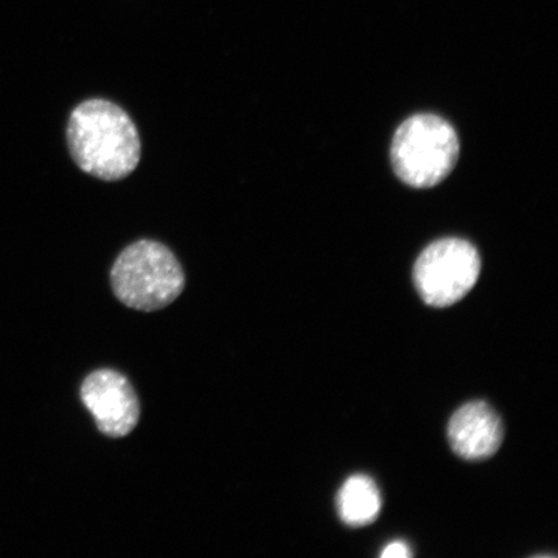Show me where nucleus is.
Listing matches in <instances>:
<instances>
[{
    "mask_svg": "<svg viewBox=\"0 0 558 558\" xmlns=\"http://www.w3.org/2000/svg\"><path fill=\"white\" fill-rule=\"evenodd\" d=\"M66 137L76 166L104 181L130 177L142 158V142L134 121L108 100L80 104L70 114Z\"/></svg>",
    "mask_w": 558,
    "mask_h": 558,
    "instance_id": "obj_1",
    "label": "nucleus"
},
{
    "mask_svg": "<svg viewBox=\"0 0 558 558\" xmlns=\"http://www.w3.org/2000/svg\"><path fill=\"white\" fill-rule=\"evenodd\" d=\"M114 295L129 308H166L185 289V275L177 256L163 243L142 240L125 247L110 271Z\"/></svg>",
    "mask_w": 558,
    "mask_h": 558,
    "instance_id": "obj_2",
    "label": "nucleus"
},
{
    "mask_svg": "<svg viewBox=\"0 0 558 558\" xmlns=\"http://www.w3.org/2000/svg\"><path fill=\"white\" fill-rule=\"evenodd\" d=\"M459 153L457 131L448 121L435 114H417L396 131L390 157L404 184L432 187L456 169Z\"/></svg>",
    "mask_w": 558,
    "mask_h": 558,
    "instance_id": "obj_3",
    "label": "nucleus"
},
{
    "mask_svg": "<svg viewBox=\"0 0 558 558\" xmlns=\"http://www.w3.org/2000/svg\"><path fill=\"white\" fill-rule=\"evenodd\" d=\"M481 271L478 251L469 241H436L417 257L414 283L425 304L445 308L462 300L476 284Z\"/></svg>",
    "mask_w": 558,
    "mask_h": 558,
    "instance_id": "obj_4",
    "label": "nucleus"
},
{
    "mask_svg": "<svg viewBox=\"0 0 558 558\" xmlns=\"http://www.w3.org/2000/svg\"><path fill=\"white\" fill-rule=\"evenodd\" d=\"M81 399L102 435L122 438L136 428L140 403L134 387L121 373L104 368L89 374L82 384Z\"/></svg>",
    "mask_w": 558,
    "mask_h": 558,
    "instance_id": "obj_5",
    "label": "nucleus"
},
{
    "mask_svg": "<svg viewBox=\"0 0 558 558\" xmlns=\"http://www.w3.org/2000/svg\"><path fill=\"white\" fill-rule=\"evenodd\" d=\"M451 449L465 460L492 458L504 442L505 428L490 404L473 401L456 411L449 422Z\"/></svg>",
    "mask_w": 558,
    "mask_h": 558,
    "instance_id": "obj_6",
    "label": "nucleus"
},
{
    "mask_svg": "<svg viewBox=\"0 0 558 558\" xmlns=\"http://www.w3.org/2000/svg\"><path fill=\"white\" fill-rule=\"evenodd\" d=\"M339 518L348 526L362 527L373 523L381 511V495L374 480L365 474L349 477L337 499Z\"/></svg>",
    "mask_w": 558,
    "mask_h": 558,
    "instance_id": "obj_7",
    "label": "nucleus"
},
{
    "mask_svg": "<svg viewBox=\"0 0 558 558\" xmlns=\"http://www.w3.org/2000/svg\"><path fill=\"white\" fill-rule=\"evenodd\" d=\"M380 556L384 558H408L413 556V554L410 553V548L407 543L393 542L384 548Z\"/></svg>",
    "mask_w": 558,
    "mask_h": 558,
    "instance_id": "obj_8",
    "label": "nucleus"
}]
</instances>
